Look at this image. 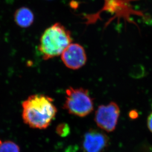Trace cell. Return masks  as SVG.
I'll return each instance as SVG.
<instances>
[{"label":"cell","instance_id":"obj_12","mask_svg":"<svg viewBox=\"0 0 152 152\" xmlns=\"http://www.w3.org/2000/svg\"><path fill=\"white\" fill-rule=\"evenodd\" d=\"M1 141L0 140V145H1Z\"/></svg>","mask_w":152,"mask_h":152},{"label":"cell","instance_id":"obj_6","mask_svg":"<svg viewBox=\"0 0 152 152\" xmlns=\"http://www.w3.org/2000/svg\"><path fill=\"white\" fill-rule=\"evenodd\" d=\"M61 59L65 65L69 69L77 70L82 68L86 63V55L82 45L71 43L61 54Z\"/></svg>","mask_w":152,"mask_h":152},{"label":"cell","instance_id":"obj_4","mask_svg":"<svg viewBox=\"0 0 152 152\" xmlns=\"http://www.w3.org/2000/svg\"><path fill=\"white\" fill-rule=\"evenodd\" d=\"M120 107L116 103L111 102L107 105H100L95 114V123L101 129L110 132L115 129L120 116Z\"/></svg>","mask_w":152,"mask_h":152},{"label":"cell","instance_id":"obj_11","mask_svg":"<svg viewBox=\"0 0 152 152\" xmlns=\"http://www.w3.org/2000/svg\"><path fill=\"white\" fill-rule=\"evenodd\" d=\"M129 116L132 119H135L138 117V113L135 110H132L129 114Z\"/></svg>","mask_w":152,"mask_h":152},{"label":"cell","instance_id":"obj_8","mask_svg":"<svg viewBox=\"0 0 152 152\" xmlns=\"http://www.w3.org/2000/svg\"><path fill=\"white\" fill-rule=\"evenodd\" d=\"M0 152H20V148L15 142L7 141L1 144Z\"/></svg>","mask_w":152,"mask_h":152},{"label":"cell","instance_id":"obj_1","mask_svg":"<svg viewBox=\"0 0 152 152\" xmlns=\"http://www.w3.org/2000/svg\"><path fill=\"white\" fill-rule=\"evenodd\" d=\"M22 107L24 123L39 129H47L57 112L53 98L42 94L30 95L22 102Z\"/></svg>","mask_w":152,"mask_h":152},{"label":"cell","instance_id":"obj_9","mask_svg":"<svg viewBox=\"0 0 152 152\" xmlns=\"http://www.w3.org/2000/svg\"><path fill=\"white\" fill-rule=\"evenodd\" d=\"M56 132L59 136L65 137L69 135L70 132V129L68 124L65 123H62L57 126L56 129Z\"/></svg>","mask_w":152,"mask_h":152},{"label":"cell","instance_id":"obj_3","mask_svg":"<svg viewBox=\"0 0 152 152\" xmlns=\"http://www.w3.org/2000/svg\"><path fill=\"white\" fill-rule=\"evenodd\" d=\"M63 108L71 115L85 117L93 111L94 100L87 89L70 87L66 89Z\"/></svg>","mask_w":152,"mask_h":152},{"label":"cell","instance_id":"obj_5","mask_svg":"<svg viewBox=\"0 0 152 152\" xmlns=\"http://www.w3.org/2000/svg\"><path fill=\"white\" fill-rule=\"evenodd\" d=\"M109 143V138L104 132L91 129L85 134L82 148L84 152H103Z\"/></svg>","mask_w":152,"mask_h":152},{"label":"cell","instance_id":"obj_2","mask_svg":"<svg viewBox=\"0 0 152 152\" xmlns=\"http://www.w3.org/2000/svg\"><path fill=\"white\" fill-rule=\"evenodd\" d=\"M72 42L70 31L57 22L44 31L40 39L39 50L44 60H48L61 55Z\"/></svg>","mask_w":152,"mask_h":152},{"label":"cell","instance_id":"obj_10","mask_svg":"<svg viewBox=\"0 0 152 152\" xmlns=\"http://www.w3.org/2000/svg\"><path fill=\"white\" fill-rule=\"evenodd\" d=\"M147 126L150 131L152 133V112L150 114L147 118Z\"/></svg>","mask_w":152,"mask_h":152},{"label":"cell","instance_id":"obj_7","mask_svg":"<svg viewBox=\"0 0 152 152\" xmlns=\"http://www.w3.org/2000/svg\"><path fill=\"white\" fill-rule=\"evenodd\" d=\"M14 20L18 26L23 28H28L34 22V13L28 7H21L15 12Z\"/></svg>","mask_w":152,"mask_h":152}]
</instances>
